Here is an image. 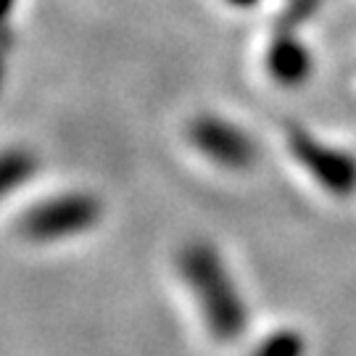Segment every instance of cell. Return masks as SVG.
Listing matches in <instances>:
<instances>
[{"mask_svg": "<svg viewBox=\"0 0 356 356\" xmlns=\"http://www.w3.org/2000/svg\"><path fill=\"white\" fill-rule=\"evenodd\" d=\"M179 275L193 293L209 335L235 343L248 327V304L222 254L211 243H191L179 254Z\"/></svg>", "mask_w": 356, "mask_h": 356, "instance_id": "obj_1", "label": "cell"}, {"mask_svg": "<svg viewBox=\"0 0 356 356\" xmlns=\"http://www.w3.org/2000/svg\"><path fill=\"white\" fill-rule=\"evenodd\" d=\"M103 219L98 195L72 191L40 201L19 219V232L32 243H58L92 229Z\"/></svg>", "mask_w": 356, "mask_h": 356, "instance_id": "obj_2", "label": "cell"}, {"mask_svg": "<svg viewBox=\"0 0 356 356\" xmlns=\"http://www.w3.org/2000/svg\"><path fill=\"white\" fill-rule=\"evenodd\" d=\"M188 140L206 161L222 169H248L256 161L254 138L225 116L204 114L193 119L188 127Z\"/></svg>", "mask_w": 356, "mask_h": 356, "instance_id": "obj_3", "label": "cell"}, {"mask_svg": "<svg viewBox=\"0 0 356 356\" xmlns=\"http://www.w3.org/2000/svg\"><path fill=\"white\" fill-rule=\"evenodd\" d=\"M288 145H291L293 159L306 169V175L330 195L346 198L356 191V156L346 153L343 148L317 143L298 129L291 132Z\"/></svg>", "mask_w": 356, "mask_h": 356, "instance_id": "obj_4", "label": "cell"}, {"mask_svg": "<svg viewBox=\"0 0 356 356\" xmlns=\"http://www.w3.org/2000/svg\"><path fill=\"white\" fill-rule=\"evenodd\" d=\"M267 69L280 85H301L312 74V56L304 42L293 38H280L272 42L267 53Z\"/></svg>", "mask_w": 356, "mask_h": 356, "instance_id": "obj_5", "label": "cell"}, {"mask_svg": "<svg viewBox=\"0 0 356 356\" xmlns=\"http://www.w3.org/2000/svg\"><path fill=\"white\" fill-rule=\"evenodd\" d=\"M38 172V156L29 148H6L0 151V201L26 185Z\"/></svg>", "mask_w": 356, "mask_h": 356, "instance_id": "obj_6", "label": "cell"}, {"mask_svg": "<svg viewBox=\"0 0 356 356\" xmlns=\"http://www.w3.org/2000/svg\"><path fill=\"white\" fill-rule=\"evenodd\" d=\"M251 356H304V335L296 330L269 332Z\"/></svg>", "mask_w": 356, "mask_h": 356, "instance_id": "obj_7", "label": "cell"}, {"mask_svg": "<svg viewBox=\"0 0 356 356\" xmlns=\"http://www.w3.org/2000/svg\"><path fill=\"white\" fill-rule=\"evenodd\" d=\"M13 53V29L11 24H0V90L8 76V61Z\"/></svg>", "mask_w": 356, "mask_h": 356, "instance_id": "obj_8", "label": "cell"}, {"mask_svg": "<svg viewBox=\"0 0 356 356\" xmlns=\"http://www.w3.org/2000/svg\"><path fill=\"white\" fill-rule=\"evenodd\" d=\"M13 11H16V0H0V24H11Z\"/></svg>", "mask_w": 356, "mask_h": 356, "instance_id": "obj_9", "label": "cell"}, {"mask_svg": "<svg viewBox=\"0 0 356 356\" xmlns=\"http://www.w3.org/2000/svg\"><path fill=\"white\" fill-rule=\"evenodd\" d=\"M229 6H235V8H254L259 0H227Z\"/></svg>", "mask_w": 356, "mask_h": 356, "instance_id": "obj_10", "label": "cell"}]
</instances>
